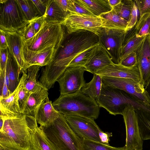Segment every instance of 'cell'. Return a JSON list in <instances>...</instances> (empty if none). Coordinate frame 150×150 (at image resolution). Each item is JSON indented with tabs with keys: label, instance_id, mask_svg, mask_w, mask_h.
Listing matches in <instances>:
<instances>
[{
	"label": "cell",
	"instance_id": "bcb514c9",
	"mask_svg": "<svg viewBox=\"0 0 150 150\" xmlns=\"http://www.w3.org/2000/svg\"><path fill=\"white\" fill-rule=\"evenodd\" d=\"M8 48V45L6 36V33L0 29V49H5Z\"/></svg>",
	"mask_w": 150,
	"mask_h": 150
},
{
	"label": "cell",
	"instance_id": "f6af8a7d",
	"mask_svg": "<svg viewBox=\"0 0 150 150\" xmlns=\"http://www.w3.org/2000/svg\"><path fill=\"white\" fill-rule=\"evenodd\" d=\"M98 129L99 137L101 143L109 145V143L110 141L109 138L112 136V133L104 132L101 130L99 127H98Z\"/></svg>",
	"mask_w": 150,
	"mask_h": 150
},
{
	"label": "cell",
	"instance_id": "b9f144b4",
	"mask_svg": "<svg viewBox=\"0 0 150 150\" xmlns=\"http://www.w3.org/2000/svg\"><path fill=\"white\" fill-rule=\"evenodd\" d=\"M8 52V48L5 49H0V74L3 73L6 71Z\"/></svg>",
	"mask_w": 150,
	"mask_h": 150
},
{
	"label": "cell",
	"instance_id": "681fc988",
	"mask_svg": "<svg viewBox=\"0 0 150 150\" xmlns=\"http://www.w3.org/2000/svg\"><path fill=\"white\" fill-rule=\"evenodd\" d=\"M0 150H5L2 148H0Z\"/></svg>",
	"mask_w": 150,
	"mask_h": 150
},
{
	"label": "cell",
	"instance_id": "d6a6232c",
	"mask_svg": "<svg viewBox=\"0 0 150 150\" xmlns=\"http://www.w3.org/2000/svg\"><path fill=\"white\" fill-rule=\"evenodd\" d=\"M81 150H125V147H116L96 141L83 139Z\"/></svg>",
	"mask_w": 150,
	"mask_h": 150
},
{
	"label": "cell",
	"instance_id": "ee69618b",
	"mask_svg": "<svg viewBox=\"0 0 150 150\" xmlns=\"http://www.w3.org/2000/svg\"><path fill=\"white\" fill-rule=\"evenodd\" d=\"M30 22L31 23L33 24L36 34L40 30L44 23H45L44 16L37 17Z\"/></svg>",
	"mask_w": 150,
	"mask_h": 150
},
{
	"label": "cell",
	"instance_id": "8d00e7d4",
	"mask_svg": "<svg viewBox=\"0 0 150 150\" xmlns=\"http://www.w3.org/2000/svg\"><path fill=\"white\" fill-rule=\"evenodd\" d=\"M68 11L73 13L95 16L87 9L75 2L74 0H70Z\"/></svg>",
	"mask_w": 150,
	"mask_h": 150
},
{
	"label": "cell",
	"instance_id": "7dc6e473",
	"mask_svg": "<svg viewBox=\"0 0 150 150\" xmlns=\"http://www.w3.org/2000/svg\"><path fill=\"white\" fill-rule=\"evenodd\" d=\"M61 7L65 11L68 12L70 0H56Z\"/></svg>",
	"mask_w": 150,
	"mask_h": 150
},
{
	"label": "cell",
	"instance_id": "e575fe53",
	"mask_svg": "<svg viewBox=\"0 0 150 150\" xmlns=\"http://www.w3.org/2000/svg\"><path fill=\"white\" fill-rule=\"evenodd\" d=\"M96 46L91 47L77 55L71 62L68 67H84Z\"/></svg>",
	"mask_w": 150,
	"mask_h": 150
},
{
	"label": "cell",
	"instance_id": "f1b7e54d",
	"mask_svg": "<svg viewBox=\"0 0 150 150\" xmlns=\"http://www.w3.org/2000/svg\"><path fill=\"white\" fill-rule=\"evenodd\" d=\"M40 67L37 65H32L26 70L28 73L24 85L26 89L31 93L39 91L44 87L36 80L38 73Z\"/></svg>",
	"mask_w": 150,
	"mask_h": 150
},
{
	"label": "cell",
	"instance_id": "8992f818",
	"mask_svg": "<svg viewBox=\"0 0 150 150\" xmlns=\"http://www.w3.org/2000/svg\"><path fill=\"white\" fill-rule=\"evenodd\" d=\"M65 33L62 25L45 23L40 30L32 38L24 40V48L37 52L51 48H58Z\"/></svg>",
	"mask_w": 150,
	"mask_h": 150
},
{
	"label": "cell",
	"instance_id": "c3c4849f",
	"mask_svg": "<svg viewBox=\"0 0 150 150\" xmlns=\"http://www.w3.org/2000/svg\"><path fill=\"white\" fill-rule=\"evenodd\" d=\"M121 1V0H108L110 5L112 8L118 4Z\"/></svg>",
	"mask_w": 150,
	"mask_h": 150
},
{
	"label": "cell",
	"instance_id": "484cf974",
	"mask_svg": "<svg viewBox=\"0 0 150 150\" xmlns=\"http://www.w3.org/2000/svg\"><path fill=\"white\" fill-rule=\"evenodd\" d=\"M103 21L102 28L126 30L129 21L117 14L112 9L100 16Z\"/></svg>",
	"mask_w": 150,
	"mask_h": 150
},
{
	"label": "cell",
	"instance_id": "603a6c76",
	"mask_svg": "<svg viewBox=\"0 0 150 150\" xmlns=\"http://www.w3.org/2000/svg\"><path fill=\"white\" fill-rule=\"evenodd\" d=\"M48 90L44 87L39 91L32 93L28 98L23 114L35 118L39 107L48 97Z\"/></svg>",
	"mask_w": 150,
	"mask_h": 150
},
{
	"label": "cell",
	"instance_id": "7402d4cb",
	"mask_svg": "<svg viewBox=\"0 0 150 150\" xmlns=\"http://www.w3.org/2000/svg\"><path fill=\"white\" fill-rule=\"evenodd\" d=\"M69 13L64 11L56 0H48L44 16L45 22L62 25Z\"/></svg>",
	"mask_w": 150,
	"mask_h": 150
},
{
	"label": "cell",
	"instance_id": "7c38bea8",
	"mask_svg": "<svg viewBox=\"0 0 150 150\" xmlns=\"http://www.w3.org/2000/svg\"><path fill=\"white\" fill-rule=\"evenodd\" d=\"M64 115L71 129L81 140L86 139L101 143L98 129V126L94 119L78 115Z\"/></svg>",
	"mask_w": 150,
	"mask_h": 150
},
{
	"label": "cell",
	"instance_id": "60d3db41",
	"mask_svg": "<svg viewBox=\"0 0 150 150\" xmlns=\"http://www.w3.org/2000/svg\"><path fill=\"white\" fill-rule=\"evenodd\" d=\"M19 33L22 36L24 41L30 39L36 34L33 26L31 22H30Z\"/></svg>",
	"mask_w": 150,
	"mask_h": 150
},
{
	"label": "cell",
	"instance_id": "83f0119b",
	"mask_svg": "<svg viewBox=\"0 0 150 150\" xmlns=\"http://www.w3.org/2000/svg\"><path fill=\"white\" fill-rule=\"evenodd\" d=\"M102 83L101 76L94 74L91 80L85 83L80 91L83 95L96 101L100 95Z\"/></svg>",
	"mask_w": 150,
	"mask_h": 150
},
{
	"label": "cell",
	"instance_id": "4fadbf2b",
	"mask_svg": "<svg viewBox=\"0 0 150 150\" xmlns=\"http://www.w3.org/2000/svg\"><path fill=\"white\" fill-rule=\"evenodd\" d=\"M84 67H68L57 80L60 95L75 93L80 91L85 83Z\"/></svg>",
	"mask_w": 150,
	"mask_h": 150
},
{
	"label": "cell",
	"instance_id": "d6986e66",
	"mask_svg": "<svg viewBox=\"0 0 150 150\" xmlns=\"http://www.w3.org/2000/svg\"><path fill=\"white\" fill-rule=\"evenodd\" d=\"M114 64L107 52L99 43L96 46L91 56L84 67L86 71L94 74Z\"/></svg>",
	"mask_w": 150,
	"mask_h": 150
},
{
	"label": "cell",
	"instance_id": "836d02e7",
	"mask_svg": "<svg viewBox=\"0 0 150 150\" xmlns=\"http://www.w3.org/2000/svg\"><path fill=\"white\" fill-rule=\"evenodd\" d=\"M133 0H121L120 2L112 9L118 15L128 21L130 18Z\"/></svg>",
	"mask_w": 150,
	"mask_h": 150
},
{
	"label": "cell",
	"instance_id": "3957f363",
	"mask_svg": "<svg viewBox=\"0 0 150 150\" xmlns=\"http://www.w3.org/2000/svg\"><path fill=\"white\" fill-rule=\"evenodd\" d=\"M55 109L64 115H73L97 119L100 107L96 102L80 91L74 93L60 95L53 103Z\"/></svg>",
	"mask_w": 150,
	"mask_h": 150
},
{
	"label": "cell",
	"instance_id": "7bdbcfd3",
	"mask_svg": "<svg viewBox=\"0 0 150 150\" xmlns=\"http://www.w3.org/2000/svg\"><path fill=\"white\" fill-rule=\"evenodd\" d=\"M32 0L40 15L41 16H44L46 11L47 5L48 0Z\"/></svg>",
	"mask_w": 150,
	"mask_h": 150
},
{
	"label": "cell",
	"instance_id": "4316f807",
	"mask_svg": "<svg viewBox=\"0 0 150 150\" xmlns=\"http://www.w3.org/2000/svg\"><path fill=\"white\" fill-rule=\"evenodd\" d=\"M6 71L8 77L9 90L11 94L19 84V74L21 71L16 60L9 52Z\"/></svg>",
	"mask_w": 150,
	"mask_h": 150
},
{
	"label": "cell",
	"instance_id": "ab89813d",
	"mask_svg": "<svg viewBox=\"0 0 150 150\" xmlns=\"http://www.w3.org/2000/svg\"><path fill=\"white\" fill-rule=\"evenodd\" d=\"M140 16L146 13H150V0H135Z\"/></svg>",
	"mask_w": 150,
	"mask_h": 150
},
{
	"label": "cell",
	"instance_id": "ffe728a7",
	"mask_svg": "<svg viewBox=\"0 0 150 150\" xmlns=\"http://www.w3.org/2000/svg\"><path fill=\"white\" fill-rule=\"evenodd\" d=\"M52 103L48 97L37 111L35 118L41 128L46 127L51 125L59 115L60 113L55 109Z\"/></svg>",
	"mask_w": 150,
	"mask_h": 150
},
{
	"label": "cell",
	"instance_id": "74e56055",
	"mask_svg": "<svg viewBox=\"0 0 150 150\" xmlns=\"http://www.w3.org/2000/svg\"><path fill=\"white\" fill-rule=\"evenodd\" d=\"M140 15L137 6L134 0H133L132 9L130 18L126 30H128L134 27L139 19Z\"/></svg>",
	"mask_w": 150,
	"mask_h": 150
},
{
	"label": "cell",
	"instance_id": "44dd1931",
	"mask_svg": "<svg viewBox=\"0 0 150 150\" xmlns=\"http://www.w3.org/2000/svg\"><path fill=\"white\" fill-rule=\"evenodd\" d=\"M58 48H52L41 52L29 50L23 48L24 55L28 67L33 65L40 67L47 65L52 60Z\"/></svg>",
	"mask_w": 150,
	"mask_h": 150
},
{
	"label": "cell",
	"instance_id": "5b68a950",
	"mask_svg": "<svg viewBox=\"0 0 150 150\" xmlns=\"http://www.w3.org/2000/svg\"><path fill=\"white\" fill-rule=\"evenodd\" d=\"M42 128L57 150H81V139L71 129L63 114L60 113L51 125Z\"/></svg>",
	"mask_w": 150,
	"mask_h": 150
},
{
	"label": "cell",
	"instance_id": "6da1fadb",
	"mask_svg": "<svg viewBox=\"0 0 150 150\" xmlns=\"http://www.w3.org/2000/svg\"><path fill=\"white\" fill-rule=\"evenodd\" d=\"M99 43L98 36L89 31L80 30L70 34L67 33L52 60L45 66L39 82L48 90L76 57Z\"/></svg>",
	"mask_w": 150,
	"mask_h": 150
},
{
	"label": "cell",
	"instance_id": "8fae6325",
	"mask_svg": "<svg viewBox=\"0 0 150 150\" xmlns=\"http://www.w3.org/2000/svg\"><path fill=\"white\" fill-rule=\"evenodd\" d=\"M68 33L80 30H86L98 35L102 28L103 21L100 17L69 13L62 24Z\"/></svg>",
	"mask_w": 150,
	"mask_h": 150
},
{
	"label": "cell",
	"instance_id": "ba28073f",
	"mask_svg": "<svg viewBox=\"0 0 150 150\" xmlns=\"http://www.w3.org/2000/svg\"><path fill=\"white\" fill-rule=\"evenodd\" d=\"M126 30L102 28L98 32L99 43L107 52L113 62L119 64L121 52Z\"/></svg>",
	"mask_w": 150,
	"mask_h": 150
},
{
	"label": "cell",
	"instance_id": "cb8c5ba5",
	"mask_svg": "<svg viewBox=\"0 0 150 150\" xmlns=\"http://www.w3.org/2000/svg\"><path fill=\"white\" fill-rule=\"evenodd\" d=\"M94 16L99 17L102 14L111 11L108 0H74Z\"/></svg>",
	"mask_w": 150,
	"mask_h": 150
},
{
	"label": "cell",
	"instance_id": "f35d334b",
	"mask_svg": "<svg viewBox=\"0 0 150 150\" xmlns=\"http://www.w3.org/2000/svg\"><path fill=\"white\" fill-rule=\"evenodd\" d=\"M119 64L127 67H132L137 66L136 52H133L127 55Z\"/></svg>",
	"mask_w": 150,
	"mask_h": 150
},
{
	"label": "cell",
	"instance_id": "4dcf8cb0",
	"mask_svg": "<svg viewBox=\"0 0 150 150\" xmlns=\"http://www.w3.org/2000/svg\"><path fill=\"white\" fill-rule=\"evenodd\" d=\"M134 28L137 38L150 35V13L140 16Z\"/></svg>",
	"mask_w": 150,
	"mask_h": 150
},
{
	"label": "cell",
	"instance_id": "ac0fdd59",
	"mask_svg": "<svg viewBox=\"0 0 150 150\" xmlns=\"http://www.w3.org/2000/svg\"><path fill=\"white\" fill-rule=\"evenodd\" d=\"M95 74L101 76L131 79L142 83L137 66L127 67L120 64H114L96 72Z\"/></svg>",
	"mask_w": 150,
	"mask_h": 150
},
{
	"label": "cell",
	"instance_id": "5bb4252c",
	"mask_svg": "<svg viewBox=\"0 0 150 150\" xmlns=\"http://www.w3.org/2000/svg\"><path fill=\"white\" fill-rule=\"evenodd\" d=\"M22 72L19 84L15 90L8 96L0 98V117L4 119L20 117L24 115L20 110L18 103V93L25 81L27 74Z\"/></svg>",
	"mask_w": 150,
	"mask_h": 150
},
{
	"label": "cell",
	"instance_id": "9a60e30c",
	"mask_svg": "<svg viewBox=\"0 0 150 150\" xmlns=\"http://www.w3.org/2000/svg\"><path fill=\"white\" fill-rule=\"evenodd\" d=\"M25 115L30 136V150H57L43 128L38 126L36 119Z\"/></svg>",
	"mask_w": 150,
	"mask_h": 150
},
{
	"label": "cell",
	"instance_id": "277c9868",
	"mask_svg": "<svg viewBox=\"0 0 150 150\" xmlns=\"http://www.w3.org/2000/svg\"><path fill=\"white\" fill-rule=\"evenodd\" d=\"M100 107L105 109L110 114L115 115H122L128 105L132 106L135 110L150 109L149 106L125 91L102 84L100 93L96 101Z\"/></svg>",
	"mask_w": 150,
	"mask_h": 150
},
{
	"label": "cell",
	"instance_id": "f546056e",
	"mask_svg": "<svg viewBox=\"0 0 150 150\" xmlns=\"http://www.w3.org/2000/svg\"><path fill=\"white\" fill-rule=\"evenodd\" d=\"M27 21L30 22L42 16L32 0H16Z\"/></svg>",
	"mask_w": 150,
	"mask_h": 150
},
{
	"label": "cell",
	"instance_id": "2e32d148",
	"mask_svg": "<svg viewBox=\"0 0 150 150\" xmlns=\"http://www.w3.org/2000/svg\"><path fill=\"white\" fill-rule=\"evenodd\" d=\"M136 53L137 66L142 82L145 88L150 83V35L145 36L142 45Z\"/></svg>",
	"mask_w": 150,
	"mask_h": 150
},
{
	"label": "cell",
	"instance_id": "d4e9b609",
	"mask_svg": "<svg viewBox=\"0 0 150 150\" xmlns=\"http://www.w3.org/2000/svg\"><path fill=\"white\" fill-rule=\"evenodd\" d=\"M150 98V83L145 88ZM141 137L143 140L150 139V109L136 110Z\"/></svg>",
	"mask_w": 150,
	"mask_h": 150
},
{
	"label": "cell",
	"instance_id": "1f68e13d",
	"mask_svg": "<svg viewBox=\"0 0 150 150\" xmlns=\"http://www.w3.org/2000/svg\"><path fill=\"white\" fill-rule=\"evenodd\" d=\"M145 36L137 38L135 35L122 45L121 52L120 62L127 55L137 51L142 45Z\"/></svg>",
	"mask_w": 150,
	"mask_h": 150
},
{
	"label": "cell",
	"instance_id": "e0dca14e",
	"mask_svg": "<svg viewBox=\"0 0 150 150\" xmlns=\"http://www.w3.org/2000/svg\"><path fill=\"white\" fill-rule=\"evenodd\" d=\"M6 33L9 53L16 60L21 72L26 71L28 66L24 55V40L22 36L18 32Z\"/></svg>",
	"mask_w": 150,
	"mask_h": 150
},
{
	"label": "cell",
	"instance_id": "d590c367",
	"mask_svg": "<svg viewBox=\"0 0 150 150\" xmlns=\"http://www.w3.org/2000/svg\"><path fill=\"white\" fill-rule=\"evenodd\" d=\"M32 93L26 89L24 84L19 91L18 93L19 105L21 111L23 114L24 111L25 109L28 98Z\"/></svg>",
	"mask_w": 150,
	"mask_h": 150
},
{
	"label": "cell",
	"instance_id": "7a4b0ae2",
	"mask_svg": "<svg viewBox=\"0 0 150 150\" xmlns=\"http://www.w3.org/2000/svg\"><path fill=\"white\" fill-rule=\"evenodd\" d=\"M4 120L0 129V148L5 150H30V136L26 115Z\"/></svg>",
	"mask_w": 150,
	"mask_h": 150
},
{
	"label": "cell",
	"instance_id": "30bf717a",
	"mask_svg": "<svg viewBox=\"0 0 150 150\" xmlns=\"http://www.w3.org/2000/svg\"><path fill=\"white\" fill-rule=\"evenodd\" d=\"M122 115L126 131L125 150H142L143 140L140 134L137 114L134 108L128 105Z\"/></svg>",
	"mask_w": 150,
	"mask_h": 150
},
{
	"label": "cell",
	"instance_id": "9c48e42d",
	"mask_svg": "<svg viewBox=\"0 0 150 150\" xmlns=\"http://www.w3.org/2000/svg\"><path fill=\"white\" fill-rule=\"evenodd\" d=\"M101 77L104 84L123 90L146 105L150 106V98L141 82L129 79Z\"/></svg>",
	"mask_w": 150,
	"mask_h": 150
},
{
	"label": "cell",
	"instance_id": "52a82bcc",
	"mask_svg": "<svg viewBox=\"0 0 150 150\" xmlns=\"http://www.w3.org/2000/svg\"><path fill=\"white\" fill-rule=\"evenodd\" d=\"M0 29L20 33L29 23L16 0H0Z\"/></svg>",
	"mask_w": 150,
	"mask_h": 150
}]
</instances>
